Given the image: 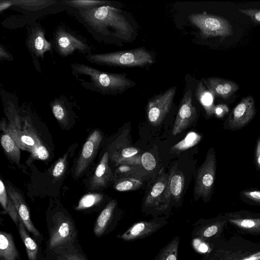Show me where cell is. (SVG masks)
I'll list each match as a JSON object with an SVG mask.
<instances>
[{"label": "cell", "instance_id": "cell-1", "mask_svg": "<svg viewBox=\"0 0 260 260\" xmlns=\"http://www.w3.org/2000/svg\"><path fill=\"white\" fill-rule=\"evenodd\" d=\"M67 11L100 43L118 44L128 41L133 32L123 12L110 5L86 9L68 8Z\"/></svg>", "mask_w": 260, "mask_h": 260}, {"label": "cell", "instance_id": "cell-2", "mask_svg": "<svg viewBox=\"0 0 260 260\" xmlns=\"http://www.w3.org/2000/svg\"><path fill=\"white\" fill-rule=\"evenodd\" d=\"M71 71L84 88L104 95L121 94L135 85L125 74L105 72L82 63H72Z\"/></svg>", "mask_w": 260, "mask_h": 260}, {"label": "cell", "instance_id": "cell-3", "mask_svg": "<svg viewBox=\"0 0 260 260\" xmlns=\"http://www.w3.org/2000/svg\"><path fill=\"white\" fill-rule=\"evenodd\" d=\"M12 3L10 9L15 13L2 22V26L9 29L29 25L42 17L61 12L68 8L63 0H12Z\"/></svg>", "mask_w": 260, "mask_h": 260}, {"label": "cell", "instance_id": "cell-4", "mask_svg": "<svg viewBox=\"0 0 260 260\" xmlns=\"http://www.w3.org/2000/svg\"><path fill=\"white\" fill-rule=\"evenodd\" d=\"M10 124L1 123V129L9 133L20 148L29 151L32 157L46 160L49 153L46 147L31 126L28 115L13 116L9 119Z\"/></svg>", "mask_w": 260, "mask_h": 260}, {"label": "cell", "instance_id": "cell-5", "mask_svg": "<svg viewBox=\"0 0 260 260\" xmlns=\"http://www.w3.org/2000/svg\"><path fill=\"white\" fill-rule=\"evenodd\" d=\"M207 260H260V244L234 235L212 244Z\"/></svg>", "mask_w": 260, "mask_h": 260}, {"label": "cell", "instance_id": "cell-6", "mask_svg": "<svg viewBox=\"0 0 260 260\" xmlns=\"http://www.w3.org/2000/svg\"><path fill=\"white\" fill-rule=\"evenodd\" d=\"M92 64L114 67H144L153 63L152 56L145 48L103 53H91L85 56Z\"/></svg>", "mask_w": 260, "mask_h": 260}, {"label": "cell", "instance_id": "cell-7", "mask_svg": "<svg viewBox=\"0 0 260 260\" xmlns=\"http://www.w3.org/2000/svg\"><path fill=\"white\" fill-rule=\"evenodd\" d=\"M52 44L56 53L63 57L76 52L85 56L92 53V47L85 38L63 24L58 25L55 28Z\"/></svg>", "mask_w": 260, "mask_h": 260}, {"label": "cell", "instance_id": "cell-8", "mask_svg": "<svg viewBox=\"0 0 260 260\" xmlns=\"http://www.w3.org/2000/svg\"><path fill=\"white\" fill-rule=\"evenodd\" d=\"M190 22L201 32L203 38L220 37L225 38L233 34V26L226 19L217 15L194 13L188 16Z\"/></svg>", "mask_w": 260, "mask_h": 260}, {"label": "cell", "instance_id": "cell-9", "mask_svg": "<svg viewBox=\"0 0 260 260\" xmlns=\"http://www.w3.org/2000/svg\"><path fill=\"white\" fill-rule=\"evenodd\" d=\"M46 31L38 22L35 21L27 27L25 45L32 59L33 63L37 71L41 73L40 59L44 60L45 54L52 52V44L46 38Z\"/></svg>", "mask_w": 260, "mask_h": 260}, {"label": "cell", "instance_id": "cell-10", "mask_svg": "<svg viewBox=\"0 0 260 260\" xmlns=\"http://www.w3.org/2000/svg\"><path fill=\"white\" fill-rule=\"evenodd\" d=\"M176 91V87H172L149 101L146 112L150 124L157 126L162 122L170 111Z\"/></svg>", "mask_w": 260, "mask_h": 260}, {"label": "cell", "instance_id": "cell-11", "mask_svg": "<svg viewBox=\"0 0 260 260\" xmlns=\"http://www.w3.org/2000/svg\"><path fill=\"white\" fill-rule=\"evenodd\" d=\"M216 172V159L214 152L210 150L200 167L194 185V193L207 198L211 193Z\"/></svg>", "mask_w": 260, "mask_h": 260}, {"label": "cell", "instance_id": "cell-12", "mask_svg": "<svg viewBox=\"0 0 260 260\" xmlns=\"http://www.w3.org/2000/svg\"><path fill=\"white\" fill-rule=\"evenodd\" d=\"M103 136L98 130L92 132L85 142L77 160L75 177L79 178L86 171L98 153Z\"/></svg>", "mask_w": 260, "mask_h": 260}, {"label": "cell", "instance_id": "cell-13", "mask_svg": "<svg viewBox=\"0 0 260 260\" xmlns=\"http://www.w3.org/2000/svg\"><path fill=\"white\" fill-rule=\"evenodd\" d=\"M197 111L192 103V92L189 89L184 94L174 122L172 133L176 135L189 127L194 120Z\"/></svg>", "mask_w": 260, "mask_h": 260}, {"label": "cell", "instance_id": "cell-14", "mask_svg": "<svg viewBox=\"0 0 260 260\" xmlns=\"http://www.w3.org/2000/svg\"><path fill=\"white\" fill-rule=\"evenodd\" d=\"M228 223L239 232L260 236V215L248 212H236L225 214Z\"/></svg>", "mask_w": 260, "mask_h": 260}, {"label": "cell", "instance_id": "cell-15", "mask_svg": "<svg viewBox=\"0 0 260 260\" xmlns=\"http://www.w3.org/2000/svg\"><path fill=\"white\" fill-rule=\"evenodd\" d=\"M255 113L254 100L247 96L234 108L229 117V124L232 129L239 128L248 123Z\"/></svg>", "mask_w": 260, "mask_h": 260}, {"label": "cell", "instance_id": "cell-16", "mask_svg": "<svg viewBox=\"0 0 260 260\" xmlns=\"http://www.w3.org/2000/svg\"><path fill=\"white\" fill-rule=\"evenodd\" d=\"M228 223L226 215L204 221L196 232L201 239L212 244L222 239V234Z\"/></svg>", "mask_w": 260, "mask_h": 260}, {"label": "cell", "instance_id": "cell-17", "mask_svg": "<svg viewBox=\"0 0 260 260\" xmlns=\"http://www.w3.org/2000/svg\"><path fill=\"white\" fill-rule=\"evenodd\" d=\"M184 186V177L182 172L177 169H172L168 176L165 190L161 197L162 207L168 206L171 200H180Z\"/></svg>", "mask_w": 260, "mask_h": 260}, {"label": "cell", "instance_id": "cell-18", "mask_svg": "<svg viewBox=\"0 0 260 260\" xmlns=\"http://www.w3.org/2000/svg\"><path fill=\"white\" fill-rule=\"evenodd\" d=\"M112 149L109 151V158L117 165L140 164L141 156L139 157V150L136 148L117 140L114 143Z\"/></svg>", "mask_w": 260, "mask_h": 260}, {"label": "cell", "instance_id": "cell-19", "mask_svg": "<svg viewBox=\"0 0 260 260\" xmlns=\"http://www.w3.org/2000/svg\"><path fill=\"white\" fill-rule=\"evenodd\" d=\"M203 82L213 95L223 99H229L239 89L236 82L220 77L207 78L203 79Z\"/></svg>", "mask_w": 260, "mask_h": 260}, {"label": "cell", "instance_id": "cell-20", "mask_svg": "<svg viewBox=\"0 0 260 260\" xmlns=\"http://www.w3.org/2000/svg\"><path fill=\"white\" fill-rule=\"evenodd\" d=\"M6 189L25 228L35 236H39L40 233L30 220L28 209L21 193L9 184L7 185Z\"/></svg>", "mask_w": 260, "mask_h": 260}, {"label": "cell", "instance_id": "cell-21", "mask_svg": "<svg viewBox=\"0 0 260 260\" xmlns=\"http://www.w3.org/2000/svg\"><path fill=\"white\" fill-rule=\"evenodd\" d=\"M109 154L106 151L90 180V188L98 189L106 187L112 178V172L109 165Z\"/></svg>", "mask_w": 260, "mask_h": 260}, {"label": "cell", "instance_id": "cell-22", "mask_svg": "<svg viewBox=\"0 0 260 260\" xmlns=\"http://www.w3.org/2000/svg\"><path fill=\"white\" fill-rule=\"evenodd\" d=\"M161 226L156 221H140L134 224L119 237L124 241H131L151 235Z\"/></svg>", "mask_w": 260, "mask_h": 260}, {"label": "cell", "instance_id": "cell-23", "mask_svg": "<svg viewBox=\"0 0 260 260\" xmlns=\"http://www.w3.org/2000/svg\"><path fill=\"white\" fill-rule=\"evenodd\" d=\"M168 176L161 172L150 186L144 200L146 206H158L168 182Z\"/></svg>", "mask_w": 260, "mask_h": 260}, {"label": "cell", "instance_id": "cell-24", "mask_svg": "<svg viewBox=\"0 0 260 260\" xmlns=\"http://www.w3.org/2000/svg\"><path fill=\"white\" fill-rule=\"evenodd\" d=\"M53 114L61 124H67L73 113L72 103L65 96L60 95L54 98L50 103Z\"/></svg>", "mask_w": 260, "mask_h": 260}, {"label": "cell", "instance_id": "cell-25", "mask_svg": "<svg viewBox=\"0 0 260 260\" xmlns=\"http://www.w3.org/2000/svg\"><path fill=\"white\" fill-rule=\"evenodd\" d=\"M72 233L71 223L68 219L61 220L56 225L51 232L50 241V248L67 242L70 239Z\"/></svg>", "mask_w": 260, "mask_h": 260}, {"label": "cell", "instance_id": "cell-26", "mask_svg": "<svg viewBox=\"0 0 260 260\" xmlns=\"http://www.w3.org/2000/svg\"><path fill=\"white\" fill-rule=\"evenodd\" d=\"M18 252L15 245L13 237L9 234L0 233V258L1 260H17Z\"/></svg>", "mask_w": 260, "mask_h": 260}, {"label": "cell", "instance_id": "cell-27", "mask_svg": "<svg viewBox=\"0 0 260 260\" xmlns=\"http://www.w3.org/2000/svg\"><path fill=\"white\" fill-rule=\"evenodd\" d=\"M196 97L208 115L210 116L214 113V95L206 87L202 82H199L197 85Z\"/></svg>", "mask_w": 260, "mask_h": 260}, {"label": "cell", "instance_id": "cell-28", "mask_svg": "<svg viewBox=\"0 0 260 260\" xmlns=\"http://www.w3.org/2000/svg\"><path fill=\"white\" fill-rule=\"evenodd\" d=\"M116 204L115 200L111 201L100 213L94 229V232L96 236L99 237L104 233L112 216Z\"/></svg>", "mask_w": 260, "mask_h": 260}, {"label": "cell", "instance_id": "cell-29", "mask_svg": "<svg viewBox=\"0 0 260 260\" xmlns=\"http://www.w3.org/2000/svg\"><path fill=\"white\" fill-rule=\"evenodd\" d=\"M1 136V145L8 156L15 163L19 164L20 159V148L7 132Z\"/></svg>", "mask_w": 260, "mask_h": 260}, {"label": "cell", "instance_id": "cell-30", "mask_svg": "<svg viewBox=\"0 0 260 260\" xmlns=\"http://www.w3.org/2000/svg\"><path fill=\"white\" fill-rule=\"evenodd\" d=\"M25 226L21 219L19 221V232L25 246L29 260H36L38 254V246L34 240L27 234Z\"/></svg>", "mask_w": 260, "mask_h": 260}, {"label": "cell", "instance_id": "cell-31", "mask_svg": "<svg viewBox=\"0 0 260 260\" xmlns=\"http://www.w3.org/2000/svg\"><path fill=\"white\" fill-rule=\"evenodd\" d=\"M142 184V179L138 177L124 176L115 182L114 188L119 191H130L138 189Z\"/></svg>", "mask_w": 260, "mask_h": 260}, {"label": "cell", "instance_id": "cell-32", "mask_svg": "<svg viewBox=\"0 0 260 260\" xmlns=\"http://www.w3.org/2000/svg\"><path fill=\"white\" fill-rule=\"evenodd\" d=\"M201 139V136L199 134L195 132H190L183 139L174 145L171 148V150L174 153H180L194 146Z\"/></svg>", "mask_w": 260, "mask_h": 260}, {"label": "cell", "instance_id": "cell-33", "mask_svg": "<svg viewBox=\"0 0 260 260\" xmlns=\"http://www.w3.org/2000/svg\"><path fill=\"white\" fill-rule=\"evenodd\" d=\"M179 237H175L158 254L156 260H177Z\"/></svg>", "mask_w": 260, "mask_h": 260}, {"label": "cell", "instance_id": "cell-34", "mask_svg": "<svg viewBox=\"0 0 260 260\" xmlns=\"http://www.w3.org/2000/svg\"><path fill=\"white\" fill-rule=\"evenodd\" d=\"M68 8L76 9H86L93 7L110 5L108 1L63 0Z\"/></svg>", "mask_w": 260, "mask_h": 260}, {"label": "cell", "instance_id": "cell-35", "mask_svg": "<svg viewBox=\"0 0 260 260\" xmlns=\"http://www.w3.org/2000/svg\"><path fill=\"white\" fill-rule=\"evenodd\" d=\"M103 199V196L99 193H88L84 196L79 201L77 210H83L90 208L99 202Z\"/></svg>", "mask_w": 260, "mask_h": 260}, {"label": "cell", "instance_id": "cell-36", "mask_svg": "<svg viewBox=\"0 0 260 260\" xmlns=\"http://www.w3.org/2000/svg\"><path fill=\"white\" fill-rule=\"evenodd\" d=\"M67 161V154L60 157L55 164L52 170V175L55 178H58L64 174Z\"/></svg>", "mask_w": 260, "mask_h": 260}, {"label": "cell", "instance_id": "cell-37", "mask_svg": "<svg viewBox=\"0 0 260 260\" xmlns=\"http://www.w3.org/2000/svg\"><path fill=\"white\" fill-rule=\"evenodd\" d=\"M140 164L145 170L148 171L153 170L156 165L154 156L150 152H145L141 155Z\"/></svg>", "mask_w": 260, "mask_h": 260}, {"label": "cell", "instance_id": "cell-38", "mask_svg": "<svg viewBox=\"0 0 260 260\" xmlns=\"http://www.w3.org/2000/svg\"><path fill=\"white\" fill-rule=\"evenodd\" d=\"M239 11L247 16L256 24H260V9L255 8L241 9Z\"/></svg>", "mask_w": 260, "mask_h": 260}, {"label": "cell", "instance_id": "cell-39", "mask_svg": "<svg viewBox=\"0 0 260 260\" xmlns=\"http://www.w3.org/2000/svg\"><path fill=\"white\" fill-rule=\"evenodd\" d=\"M5 211L9 214L13 221L17 224L20 219L17 209L9 196Z\"/></svg>", "mask_w": 260, "mask_h": 260}, {"label": "cell", "instance_id": "cell-40", "mask_svg": "<svg viewBox=\"0 0 260 260\" xmlns=\"http://www.w3.org/2000/svg\"><path fill=\"white\" fill-rule=\"evenodd\" d=\"M195 247L197 250L202 252H210L212 248L210 247L209 243H207V241L201 240H197L194 243Z\"/></svg>", "mask_w": 260, "mask_h": 260}, {"label": "cell", "instance_id": "cell-41", "mask_svg": "<svg viewBox=\"0 0 260 260\" xmlns=\"http://www.w3.org/2000/svg\"><path fill=\"white\" fill-rule=\"evenodd\" d=\"M0 60L1 61L13 60L12 54L2 44L0 45Z\"/></svg>", "mask_w": 260, "mask_h": 260}, {"label": "cell", "instance_id": "cell-42", "mask_svg": "<svg viewBox=\"0 0 260 260\" xmlns=\"http://www.w3.org/2000/svg\"><path fill=\"white\" fill-rule=\"evenodd\" d=\"M229 108L225 104H220L215 106L214 113L217 117H222L228 112Z\"/></svg>", "mask_w": 260, "mask_h": 260}, {"label": "cell", "instance_id": "cell-43", "mask_svg": "<svg viewBox=\"0 0 260 260\" xmlns=\"http://www.w3.org/2000/svg\"><path fill=\"white\" fill-rule=\"evenodd\" d=\"M243 194L247 198L260 203V191H245Z\"/></svg>", "mask_w": 260, "mask_h": 260}, {"label": "cell", "instance_id": "cell-44", "mask_svg": "<svg viewBox=\"0 0 260 260\" xmlns=\"http://www.w3.org/2000/svg\"><path fill=\"white\" fill-rule=\"evenodd\" d=\"M13 6L12 0H1L0 1V12L10 9Z\"/></svg>", "mask_w": 260, "mask_h": 260}, {"label": "cell", "instance_id": "cell-45", "mask_svg": "<svg viewBox=\"0 0 260 260\" xmlns=\"http://www.w3.org/2000/svg\"><path fill=\"white\" fill-rule=\"evenodd\" d=\"M256 160L258 167L260 168V140H258L256 147Z\"/></svg>", "mask_w": 260, "mask_h": 260}, {"label": "cell", "instance_id": "cell-46", "mask_svg": "<svg viewBox=\"0 0 260 260\" xmlns=\"http://www.w3.org/2000/svg\"><path fill=\"white\" fill-rule=\"evenodd\" d=\"M67 260H84L82 258L76 256V255H73L71 256H70Z\"/></svg>", "mask_w": 260, "mask_h": 260}]
</instances>
